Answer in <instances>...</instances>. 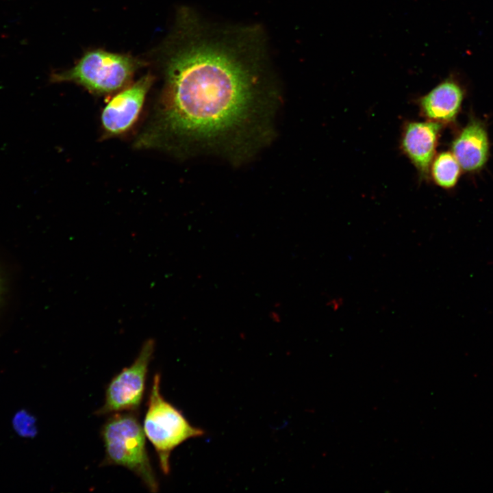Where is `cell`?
<instances>
[{
	"label": "cell",
	"instance_id": "cell-7",
	"mask_svg": "<svg viewBox=\"0 0 493 493\" xmlns=\"http://www.w3.org/2000/svg\"><path fill=\"white\" fill-rule=\"evenodd\" d=\"M441 126L427 121L407 122L403 127L401 148L422 178L429 175Z\"/></svg>",
	"mask_w": 493,
	"mask_h": 493
},
{
	"label": "cell",
	"instance_id": "cell-8",
	"mask_svg": "<svg viewBox=\"0 0 493 493\" xmlns=\"http://www.w3.org/2000/svg\"><path fill=\"white\" fill-rule=\"evenodd\" d=\"M464 90L455 75H451L418 99L422 116L440 123L453 121L462 105Z\"/></svg>",
	"mask_w": 493,
	"mask_h": 493
},
{
	"label": "cell",
	"instance_id": "cell-5",
	"mask_svg": "<svg viewBox=\"0 0 493 493\" xmlns=\"http://www.w3.org/2000/svg\"><path fill=\"white\" fill-rule=\"evenodd\" d=\"M155 348V341L153 338L143 342L134 362L112 379L105 390V403L95 414L102 416L138 410Z\"/></svg>",
	"mask_w": 493,
	"mask_h": 493
},
{
	"label": "cell",
	"instance_id": "cell-4",
	"mask_svg": "<svg viewBox=\"0 0 493 493\" xmlns=\"http://www.w3.org/2000/svg\"><path fill=\"white\" fill-rule=\"evenodd\" d=\"M143 430L156 451L165 475L170 472L171 452L185 441L204 435L203 430L190 425L180 410L163 398L159 373L153 379Z\"/></svg>",
	"mask_w": 493,
	"mask_h": 493
},
{
	"label": "cell",
	"instance_id": "cell-1",
	"mask_svg": "<svg viewBox=\"0 0 493 493\" xmlns=\"http://www.w3.org/2000/svg\"><path fill=\"white\" fill-rule=\"evenodd\" d=\"M160 55L164 87L148 142L237 162L268 142L278 92L262 27L210 22L183 8Z\"/></svg>",
	"mask_w": 493,
	"mask_h": 493
},
{
	"label": "cell",
	"instance_id": "cell-3",
	"mask_svg": "<svg viewBox=\"0 0 493 493\" xmlns=\"http://www.w3.org/2000/svg\"><path fill=\"white\" fill-rule=\"evenodd\" d=\"M144 64L129 55L94 49L87 51L71 68L51 73L50 81L74 82L91 92L108 94L127 86Z\"/></svg>",
	"mask_w": 493,
	"mask_h": 493
},
{
	"label": "cell",
	"instance_id": "cell-6",
	"mask_svg": "<svg viewBox=\"0 0 493 493\" xmlns=\"http://www.w3.org/2000/svg\"><path fill=\"white\" fill-rule=\"evenodd\" d=\"M153 81L147 74L109 101L101 114L102 126L108 134H122L134 123Z\"/></svg>",
	"mask_w": 493,
	"mask_h": 493
},
{
	"label": "cell",
	"instance_id": "cell-2",
	"mask_svg": "<svg viewBox=\"0 0 493 493\" xmlns=\"http://www.w3.org/2000/svg\"><path fill=\"white\" fill-rule=\"evenodd\" d=\"M136 412L112 414L101 429L105 448L102 465L125 467L134 473L151 492L159 484L146 448L145 434Z\"/></svg>",
	"mask_w": 493,
	"mask_h": 493
},
{
	"label": "cell",
	"instance_id": "cell-10",
	"mask_svg": "<svg viewBox=\"0 0 493 493\" xmlns=\"http://www.w3.org/2000/svg\"><path fill=\"white\" fill-rule=\"evenodd\" d=\"M461 167L451 152H442L432 161L430 172L437 185L444 188L453 187L459 177Z\"/></svg>",
	"mask_w": 493,
	"mask_h": 493
},
{
	"label": "cell",
	"instance_id": "cell-11",
	"mask_svg": "<svg viewBox=\"0 0 493 493\" xmlns=\"http://www.w3.org/2000/svg\"><path fill=\"white\" fill-rule=\"evenodd\" d=\"M12 425L15 432L22 438H33L38 433L36 418L26 409H22L15 413Z\"/></svg>",
	"mask_w": 493,
	"mask_h": 493
},
{
	"label": "cell",
	"instance_id": "cell-9",
	"mask_svg": "<svg viewBox=\"0 0 493 493\" xmlns=\"http://www.w3.org/2000/svg\"><path fill=\"white\" fill-rule=\"evenodd\" d=\"M451 150L463 170L475 171L481 168L489 151L488 138L482 123L475 120L470 121L453 142Z\"/></svg>",
	"mask_w": 493,
	"mask_h": 493
}]
</instances>
